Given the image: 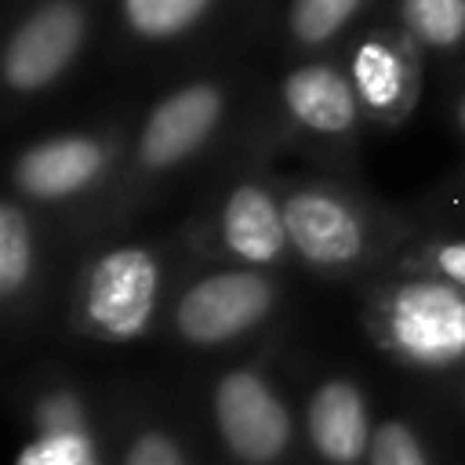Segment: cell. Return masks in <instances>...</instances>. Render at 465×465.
<instances>
[{
  "mask_svg": "<svg viewBox=\"0 0 465 465\" xmlns=\"http://www.w3.org/2000/svg\"><path fill=\"white\" fill-rule=\"evenodd\" d=\"M236 113V87L222 76H193L160 94L131 127L116 182L91 222L80 229L76 247L127 232L167 189L189 174L225 138Z\"/></svg>",
  "mask_w": 465,
  "mask_h": 465,
  "instance_id": "cell-1",
  "label": "cell"
},
{
  "mask_svg": "<svg viewBox=\"0 0 465 465\" xmlns=\"http://www.w3.org/2000/svg\"><path fill=\"white\" fill-rule=\"evenodd\" d=\"M283 214L294 269L327 283H367L392 265L414 214L371 196L334 171L283 174Z\"/></svg>",
  "mask_w": 465,
  "mask_h": 465,
  "instance_id": "cell-2",
  "label": "cell"
},
{
  "mask_svg": "<svg viewBox=\"0 0 465 465\" xmlns=\"http://www.w3.org/2000/svg\"><path fill=\"white\" fill-rule=\"evenodd\" d=\"M182 265L174 236L156 240L127 229L84 243L65 280V331L94 345L156 338Z\"/></svg>",
  "mask_w": 465,
  "mask_h": 465,
  "instance_id": "cell-3",
  "label": "cell"
},
{
  "mask_svg": "<svg viewBox=\"0 0 465 465\" xmlns=\"http://www.w3.org/2000/svg\"><path fill=\"white\" fill-rule=\"evenodd\" d=\"M272 156L247 149L222 171L207 196L178 225L174 240L189 262L294 272V251L283 214V171Z\"/></svg>",
  "mask_w": 465,
  "mask_h": 465,
  "instance_id": "cell-4",
  "label": "cell"
},
{
  "mask_svg": "<svg viewBox=\"0 0 465 465\" xmlns=\"http://www.w3.org/2000/svg\"><path fill=\"white\" fill-rule=\"evenodd\" d=\"M203 418L218 465H302V414L280 374V327L211 374Z\"/></svg>",
  "mask_w": 465,
  "mask_h": 465,
  "instance_id": "cell-5",
  "label": "cell"
},
{
  "mask_svg": "<svg viewBox=\"0 0 465 465\" xmlns=\"http://www.w3.org/2000/svg\"><path fill=\"white\" fill-rule=\"evenodd\" d=\"M360 327L392 367L450 381L465 371V291L403 269L360 287Z\"/></svg>",
  "mask_w": 465,
  "mask_h": 465,
  "instance_id": "cell-6",
  "label": "cell"
},
{
  "mask_svg": "<svg viewBox=\"0 0 465 465\" xmlns=\"http://www.w3.org/2000/svg\"><path fill=\"white\" fill-rule=\"evenodd\" d=\"M287 287L291 272L185 258L160 338L196 356H240L276 331Z\"/></svg>",
  "mask_w": 465,
  "mask_h": 465,
  "instance_id": "cell-7",
  "label": "cell"
},
{
  "mask_svg": "<svg viewBox=\"0 0 465 465\" xmlns=\"http://www.w3.org/2000/svg\"><path fill=\"white\" fill-rule=\"evenodd\" d=\"M131 127L124 120L54 131L25 142L7 167V193L51 218L76 247L80 229L109 196Z\"/></svg>",
  "mask_w": 465,
  "mask_h": 465,
  "instance_id": "cell-8",
  "label": "cell"
},
{
  "mask_svg": "<svg viewBox=\"0 0 465 465\" xmlns=\"http://www.w3.org/2000/svg\"><path fill=\"white\" fill-rule=\"evenodd\" d=\"M367 116L345 58L312 54L294 62L276 84V120L272 138L251 145L265 156L276 149H302L327 167H341L356 156Z\"/></svg>",
  "mask_w": 465,
  "mask_h": 465,
  "instance_id": "cell-9",
  "label": "cell"
},
{
  "mask_svg": "<svg viewBox=\"0 0 465 465\" xmlns=\"http://www.w3.org/2000/svg\"><path fill=\"white\" fill-rule=\"evenodd\" d=\"M18 418L25 432L18 465H116L102 396L58 363L25 374Z\"/></svg>",
  "mask_w": 465,
  "mask_h": 465,
  "instance_id": "cell-10",
  "label": "cell"
},
{
  "mask_svg": "<svg viewBox=\"0 0 465 465\" xmlns=\"http://www.w3.org/2000/svg\"><path fill=\"white\" fill-rule=\"evenodd\" d=\"M65 232L33 211L25 200L4 193L0 200V327L11 349L36 338L47 323Z\"/></svg>",
  "mask_w": 465,
  "mask_h": 465,
  "instance_id": "cell-11",
  "label": "cell"
},
{
  "mask_svg": "<svg viewBox=\"0 0 465 465\" xmlns=\"http://www.w3.org/2000/svg\"><path fill=\"white\" fill-rule=\"evenodd\" d=\"M91 18L76 0H47L18 18L0 51V84L11 102L58 87L87 47Z\"/></svg>",
  "mask_w": 465,
  "mask_h": 465,
  "instance_id": "cell-12",
  "label": "cell"
},
{
  "mask_svg": "<svg viewBox=\"0 0 465 465\" xmlns=\"http://www.w3.org/2000/svg\"><path fill=\"white\" fill-rule=\"evenodd\" d=\"M302 465H371L378 411L360 374L323 371L302 400Z\"/></svg>",
  "mask_w": 465,
  "mask_h": 465,
  "instance_id": "cell-13",
  "label": "cell"
},
{
  "mask_svg": "<svg viewBox=\"0 0 465 465\" xmlns=\"http://www.w3.org/2000/svg\"><path fill=\"white\" fill-rule=\"evenodd\" d=\"M345 69L367 124L385 131L400 127L414 113L425 87V51L400 25L367 29L345 54Z\"/></svg>",
  "mask_w": 465,
  "mask_h": 465,
  "instance_id": "cell-14",
  "label": "cell"
},
{
  "mask_svg": "<svg viewBox=\"0 0 465 465\" xmlns=\"http://www.w3.org/2000/svg\"><path fill=\"white\" fill-rule=\"evenodd\" d=\"M116 465H203L189 425L153 392L124 385L102 396Z\"/></svg>",
  "mask_w": 465,
  "mask_h": 465,
  "instance_id": "cell-15",
  "label": "cell"
},
{
  "mask_svg": "<svg viewBox=\"0 0 465 465\" xmlns=\"http://www.w3.org/2000/svg\"><path fill=\"white\" fill-rule=\"evenodd\" d=\"M389 269L421 272L465 291V218H418Z\"/></svg>",
  "mask_w": 465,
  "mask_h": 465,
  "instance_id": "cell-16",
  "label": "cell"
},
{
  "mask_svg": "<svg viewBox=\"0 0 465 465\" xmlns=\"http://www.w3.org/2000/svg\"><path fill=\"white\" fill-rule=\"evenodd\" d=\"M218 0H120L124 29L142 44H171L203 25Z\"/></svg>",
  "mask_w": 465,
  "mask_h": 465,
  "instance_id": "cell-17",
  "label": "cell"
},
{
  "mask_svg": "<svg viewBox=\"0 0 465 465\" xmlns=\"http://www.w3.org/2000/svg\"><path fill=\"white\" fill-rule=\"evenodd\" d=\"M367 7V0H287L283 29L294 51L305 58L323 54Z\"/></svg>",
  "mask_w": 465,
  "mask_h": 465,
  "instance_id": "cell-18",
  "label": "cell"
},
{
  "mask_svg": "<svg viewBox=\"0 0 465 465\" xmlns=\"http://www.w3.org/2000/svg\"><path fill=\"white\" fill-rule=\"evenodd\" d=\"M396 25L425 54H458L465 47V0H396Z\"/></svg>",
  "mask_w": 465,
  "mask_h": 465,
  "instance_id": "cell-19",
  "label": "cell"
},
{
  "mask_svg": "<svg viewBox=\"0 0 465 465\" xmlns=\"http://www.w3.org/2000/svg\"><path fill=\"white\" fill-rule=\"evenodd\" d=\"M371 465H440L432 436L403 411L378 414Z\"/></svg>",
  "mask_w": 465,
  "mask_h": 465,
  "instance_id": "cell-20",
  "label": "cell"
},
{
  "mask_svg": "<svg viewBox=\"0 0 465 465\" xmlns=\"http://www.w3.org/2000/svg\"><path fill=\"white\" fill-rule=\"evenodd\" d=\"M450 124H454V131H458V138L465 142V84L454 91V98H450Z\"/></svg>",
  "mask_w": 465,
  "mask_h": 465,
  "instance_id": "cell-21",
  "label": "cell"
},
{
  "mask_svg": "<svg viewBox=\"0 0 465 465\" xmlns=\"http://www.w3.org/2000/svg\"><path fill=\"white\" fill-rule=\"evenodd\" d=\"M447 396H450V407L458 411V418L465 421V371L447 381Z\"/></svg>",
  "mask_w": 465,
  "mask_h": 465,
  "instance_id": "cell-22",
  "label": "cell"
}]
</instances>
